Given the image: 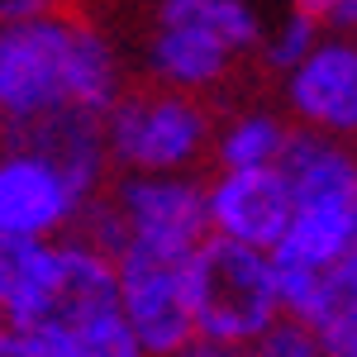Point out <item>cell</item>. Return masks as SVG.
<instances>
[{
  "instance_id": "52a82bcc",
  "label": "cell",
  "mask_w": 357,
  "mask_h": 357,
  "mask_svg": "<svg viewBox=\"0 0 357 357\" xmlns=\"http://www.w3.org/2000/svg\"><path fill=\"white\" fill-rule=\"evenodd\" d=\"M276 82L291 129L357 143V33H319V43Z\"/></svg>"
},
{
  "instance_id": "d6986e66",
  "label": "cell",
  "mask_w": 357,
  "mask_h": 357,
  "mask_svg": "<svg viewBox=\"0 0 357 357\" xmlns=\"http://www.w3.org/2000/svg\"><path fill=\"white\" fill-rule=\"evenodd\" d=\"M0 357H38L33 348H29V338H20V333L0 329Z\"/></svg>"
},
{
  "instance_id": "5bb4252c",
  "label": "cell",
  "mask_w": 357,
  "mask_h": 357,
  "mask_svg": "<svg viewBox=\"0 0 357 357\" xmlns=\"http://www.w3.org/2000/svg\"><path fill=\"white\" fill-rule=\"evenodd\" d=\"M319 33H324V29L314 24V20H305V15H296V10H286L276 24H262L257 57H262V67H267L272 77H286V72H291V67L319 43Z\"/></svg>"
},
{
  "instance_id": "8992f818",
  "label": "cell",
  "mask_w": 357,
  "mask_h": 357,
  "mask_svg": "<svg viewBox=\"0 0 357 357\" xmlns=\"http://www.w3.org/2000/svg\"><path fill=\"white\" fill-rule=\"evenodd\" d=\"M91 205L72 176L29 143H0V238L53 243L67 238Z\"/></svg>"
},
{
  "instance_id": "9c48e42d",
  "label": "cell",
  "mask_w": 357,
  "mask_h": 357,
  "mask_svg": "<svg viewBox=\"0 0 357 357\" xmlns=\"http://www.w3.org/2000/svg\"><path fill=\"white\" fill-rule=\"evenodd\" d=\"M243 67V53H234L220 33L181 24V20H153L143 38V72L153 86L186 91L210 100L215 91L229 86V77Z\"/></svg>"
},
{
  "instance_id": "8fae6325",
  "label": "cell",
  "mask_w": 357,
  "mask_h": 357,
  "mask_svg": "<svg viewBox=\"0 0 357 357\" xmlns=\"http://www.w3.org/2000/svg\"><path fill=\"white\" fill-rule=\"evenodd\" d=\"M29 348L38 357H143L129 324L119 319V301L62 314L53 324L29 333Z\"/></svg>"
},
{
  "instance_id": "30bf717a",
  "label": "cell",
  "mask_w": 357,
  "mask_h": 357,
  "mask_svg": "<svg viewBox=\"0 0 357 357\" xmlns=\"http://www.w3.org/2000/svg\"><path fill=\"white\" fill-rule=\"evenodd\" d=\"M291 143V119L281 105L248 100L234 110L215 114V138H210V162L215 172H248V167H276Z\"/></svg>"
},
{
  "instance_id": "5b68a950",
  "label": "cell",
  "mask_w": 357,
  "mask_h": 357,
  "mask_svg": "<svg viewBox=\"0 0 357 357\" xmlns=\"http://www.w3.org/2000/svg\"><path fill=\"white\" fill-rule=\"evenodd\" d=\"M110 262H114L119 319L129 324L143 357H176L181 348H191L195 319H191V286H186L191 257L119 248Z\"/></svg>"
},
{
  "instance_id": "ac0fdd59",
  "label": "cell",
  "mask_w": 357,
  "mask_h": 357,
  "mask_svg": "<svg viewBox=\"0 0 357 357\" xmlns=\"http://www.w3.org/2000/svg\"><path fill=\"white\" fill-rule=\"evenodd\" d=\"M176 357H248V348H229V343H205V338H195L191 348H181Z\"/></svg>"
},
{
  "instance_id": "9a60e30c",
  "label": "cell",
  "mask_w": 357,
  "mask_h": 357,
  "mask_svg": "<svg viewBox=\"0 0 357 357\" xmlns=\"http://www.w3.org/2000/svg\"><path fill=\"white\" fill-rule=\"evenodd\" d=\"M248 357H329V353H324V343L314 338V329L305 319L281 314L276 324H267L262 338L248 343Z\"/></svg>"
},
{
  "instance_id": "4fadbf2b",
  "label": "cell",
  "mask_w": 357,
  "mask_h": 357,
  "mask_svg": "<svg viewBox=\"0 0 357 357\" xmlns=\"http://www.w3.org/2000/svg\"><path fill=\"white\" fill-rule=\"evenodd\" d=\"M153 20H181V24L210 29L243 57H252L262 43V15L252 0H153Z\"/></svg>"
},
{
  "instance_id": "7a4b0ae2",
  "label": "cell",
  "mask_w": 357,
  "mask_h": 357,
  "mask_svg": "<svg viewBox=\"0 0 357 357\" xmlns=\"http://www.w3.org/2000/svg\"><path fill=\"white\" fill-rule=\"evenodd\" d=\"M77 238L114 257L119 248L176 252L191 257L210 238L205 220V176H110L105 195H96L72 229Z\"/></svg>"
},
{
  "instance_id": "ba28073f",
  "label": "cell",
  "mask_w": 357,
  "mask_h": 357,
  "mask_svg": "<svg viewBox=\"0 0 357 357\" xmlns=\"http://www.w3.org/2000/svg\"><path fill=\"white\" fill-rule=\"evenodd\" d=\"M205 220L215 238L272 252L291 224V186L281 167H248L205 176Z\"/></svg>"
},
{
  "instance_id": "e0dca14e",
  "label": "cell",
  "mask_w": 357,
  "mask_h": 357,
  "mask_svg": "<svg viewBox=\"0 0 357 357\" xmlns=\"http://www.w3.org/2000/svg\"><path fill=\"white\" fill-rule=\"evenodd\" d=\"M57 10H72V0H0V24H29L48 20Z\"/></svg>"
},
{
  "instance_id": "6da1fadb",
  "label": "cell",
  "mask_w": 357,
  "mask_h": 357,
  "mask_svg": "<svg viewBox=\"0 0 357 357\" xmlns=\"http://www.w3.org/2000/svg\"><path fill=\"white\" fill-rule=\"evenodd\" d=\"M124 86L119 43L82 10L0 24V143L57 114L105 119Z\"/></svg>"
},
{
  "instance_id": "2e32d148",
  "label": "cell",
  "mask_w": 357,
  "mask_h": 357,
  "mask_svg": "<svg viewBox=\"0 0 357 357\" xmlns=\"http://www.w3.org/2000/svg\"><path fill=\"white\" fill-rule=\"evenodd\" d=\"M291 10L314 20L324 33H357V0H291Z\"/></svg>"
},
{
  "instance_id": "ffe728a7",
  "label": "cell",
  "mask_w": 357,
  "mask_h": 357,
  "mask_svg": "<svg viewBox=\"0 0 357 357\" xmlns=\"http://www.w3.org/2000/svg\"><path fill=\"white\" fill-rule=\"evenodd\" d=\"M0 134H5V119H0Z\"/></svg>"
},
{
  "instance_id": "7c38bea8",
  "label": "cell",
  "mask_w": 357,
  "mask_h": 357,
  "mask_svg": "<svg viewBox=\"0 0 357 357\" xmlns=\"http://www.w3.org/2000/svg\"><path fill=\"white\" fill-rule=\"evenodd\" d=\"M291 319H305L329 357H357V248L319 276L310 305Z\"/></svg>"
},
{
  "instance_id": "277c9868",
  "label": "cell",
  "mask_w": 357,
  "mask_h": 357,
  "mask_svg": "<svg viewBox=\"0 0 357 357\" xmlns=\"http://www.w3.org/2000/svg\"><path fill=\"white\" fill-rule=\"evenodd\" d=\"M186 286H191L195 338H205V343L248 348L252 338L267 333V324L281 319L272 257L257 248L210 234L186 262Z\"/></svg>"
},
{
  "instance_id": "3957f363",
  "label": "cell",
  "mask_w": 357,
  "mask_h": 357,
  "mask_svg": "<svg viewBox=\"0 0 357 357\" xmlns=\"http://www.w3.org/2000/svg\"><path fill=\"white\" fill-rule=\"evenodd\" d=\"M100 138L114 176H186L210 162L215 105L153 82L124 86L100 119Z\"/></svg>"
}]
</instances>
